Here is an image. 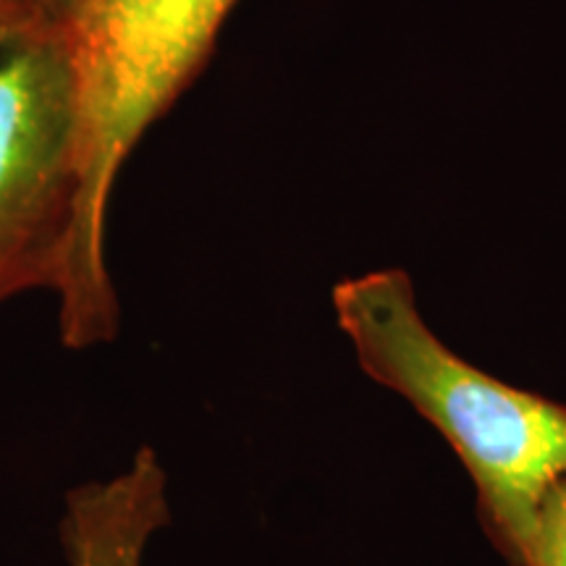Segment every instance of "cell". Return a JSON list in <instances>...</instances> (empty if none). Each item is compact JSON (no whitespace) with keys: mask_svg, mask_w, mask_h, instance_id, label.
<instances>
[{"mask_svg":"<svg viewBox=\"0 0 566 566\" xmlns=\"http://www.w3.org/2000/svg\"><path fill=\"white\" fill-rule=\"evenodd\" d=\"M334 310L367 378L401 396L454 449L493 548L509 566H525L541 499L566 472V405L449 349L424 323L405 271L342 281Z\"/></svg>","mask_w":566,"mask_h":566,"instance_id":"cell-1","label":"cell"},{"mask_svg":"<svg viewBox=\"0 0 566 566\" xmlns=\"http://www.w3.org/2000/svg\"><path fill=\"white\" fill-rule=\"evenodd\" d=\"M237 0H84L69 21L82 92V189L59 300L61 342L92 349L118 334L105 258L108 205L137 142L208 59Z\"/></svg>","mask_w":566,"mask_h":566,"instance_id":"cell-2","label":"cell"},{"mask_svg":"<svg viewBox=\"0 0 566 566\" xmlns=\"http://www.w3.org/2000/svg\"><path fill=\"white\" fill-rule=\"evenodd\" d=\"M82 189V92L66 24L0 51V304L59 294Z\"/></svg>","mask_w":566,"mask_h":566,"instance_id":"cell-3","label":"cell"},{"mask_svg":"<svg viewBox=\"0 0 566 566\" xmlns=\"http://www.w3.org/2000/svg\"><path fill=\"white\" fill-rule=\"evenodd\" d=\"M168 525L166 464L150 446H139L116 475L69 488L59 543L69 566H145L153 537Z\"/></svg>","mask_w":566,"mask_h":566,"instance_id":"cell-4","label":"cell"},{"mask_svg":"<svg viewBox=\"0 0 566 566\" xmlns=\"http://www.w3.org/2000/svg\"><path fill=\"white\" fill-rule=\"evenodd\" d=\"M525 566H566V472L551 483L541 499Z\"/></svg>","mask_w":566,"mask_h":566,"instance_id":"cell-5","label":"cell"},{"mask_svg":"<svg viewBox=\"0 0 566 566\" xmlns=\"http://www.w3.org/2000/svg\"><path fill=\"white\" fill-rule=\"evenodd\" d=\"M45 24L51 21L42 19L27 0H0V51Z\"/></svg>","mask_w":566,"mask_h":566,"instance_id":"cell-6","label":"cell"},{"mask_svg":"<svg viewBox=\"0 0 566 566\" xmlns=\"http://www.w3.org/2000/svg\"><path fill=\"white\" fill-rule=\"evenodd\" d=\"M27 3L51 24H66L82 9L84 0H27Z\"/></svg>","mask_w":566,"mask_h":566,"instance_id":"cell-7","label":"cell"}]
</instances>
